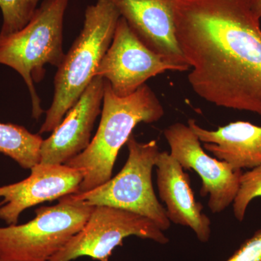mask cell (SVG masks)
<instances>
[{"mask_svg": "<svg viewBox=\"0 0 261 261\" xmlns=\"http://www.w3.org/2000/svg\"><path fill=\"white\" fill-rule=\"evenodd\" d=\"M174 23L195 93L261 116V28L252 0H176Z\"/></svg>", "mask_w": 261, "mask_h": 261, "instance_id": "1", "label": "cell"}, {"mask_svg": "<svg viewBox=\"0 0 261 261\" xmlns=\"http://www.w3.org/2000/svg\"><path fill=\"white\" fill-rule=\"evenodd\" d=\"M102 104L99 127L90 144L65 164L84 171L77 194L94 190L111 178L118 152L135 127L141 123H155L165 114L162 103L146 84L130 95L121 97L105 80Z\"/></svg>", "mask_w": 261, "mask_h": 261, "instance_id": "2", "label": "cell"}, {"mask_svg": "<svg viewBox=\"0 0 261 261\" xmlns=\"http://www.w3.org/2000/svg\"><path fill=\"white\" fill-rule=\"evenodd\" d=\"M120 17L108 0H97L87 7L83 28L58 67L53 102L39 135L56 129L96 76L98 66L112 42Z\"/></svg>", "mask_w": 261, "mask_h": 261, "instance_id": "3", "label": "cell"}, {"mask_svg": "<svg viewBox=\"0 0 261 261\" xmlns=\"http://www.w3.org/2000/svg\"><path fill=\"white\" fill-rule=\"evenodd\" d=\"M69 1L43 0L23 29L8 35L0 34V64L13 68L23 79L35 119L44 111L34 83L44 78L46 65L58 67L63 61V22Z\"/></svg>", "mask_w": 261, "mask_h": 261, "instance_id": "4", "label": "cell"}, {"mask_svg": "<svg viewBox=\"0 0 261 261\" xmlns=\"http://www.w3.org/2000/svg\"><path fill=\"white\" fill-rule=\"evenodd\" d=\"M126 145L128 159L115 177L90 191L70 195V198L87 205L110 206L135 213L166 231L171 222L152 185V170L161 152L157 142H140L132 135Z\"/></svg>", "mask_w": 261, "mask_h": 261, "instance_id": "5", "label": "cell"}, {"mask_svg": "<svg viewBox=\"0 0 261 261\" xmlns=\"http://www.w3.org/2000/svg\"><path fill=\"white\" fill-rule=\"evenodd\" d=\"M94 208L67 195L58 205L37 209L36 217L27 224L0 227V257L50 260L83 228Z\"/></svg>", "mask_w": 261, "mask_h": 261, "instance_id": "6", "label": "cell"}, {"mask_svg": "<svg viewBox=\"0 0 261 261\" xmlns=\"http://www.w3.org/2000/svg\"><path fill=\"white\" fill-rule=\"evenodd\" d=\"M130 236L166 245L169 238L152 220L130 211L106 205L94 206L84 225L49 261H72L81 257L108 261L116 247Z\"/></svg>", "mask_w": 261, "mask_h": 261, "instance_id": "7", "label": "cell"}, {"mask_svg": "<svg viewBox=\"0 0 261 261\" xmlns=\"http://www.w3.org/2000/svg\"><path fill=\"white\" fill-rule=\"evenodd\" d=\"M168 70L182 72L149 49L120 17L112 42L95 75L108 81L117 96L124 97L135 92L149 79Z\"/></svg>", "mask_w": 261, "mask_h": 261, "instance_id": "8", "label": "cell"}, {"mask_svg": "<svg viewBox=\"0 0 261 261\" xmlns=\"http://www.w3.org/2000/svg\"><path fill=\"white\" fill-rule=\"evenodd\" d=\"M170 154L184 170H193L202 181L200 195L209 196L207 205L213 214H219L233 203L242 170H234L228 163L211 157L188 125L175 123L163 130Z\"/></svg>", "mask_w": 261, "mask_h": 261, "instance_id": "9", "label": "cell"}, {"mask_svg": "<svg viewBox=\"0 0 261 261\" xmlns=\"http://www.w3.org/2000/svg\"><path fill=\"white\" fill-rule=\"evenodd\" d=\"M84 171L63 165L39 163L23 181L0 187V220L8 226L18 224L24 211L46 201L75 195Z\"/></svg>", "mask_w": 261, "mask_h": 261, "instance_id": "10", "label": "cell"}, {"mask_svg": "<svg viewBox=\"0 0 261 261\" xmlns=\"http://www.w3.org/2000/svg\"><path fill=\"white\" fill-rule=\"evenodd\" d=\"M126 20L132 30L149 49L165 61L190 69L176 36V0H108Z\"/></svg>", "mask_w": 261, "mask_h": 261, "instance_id": "11", "label": "cell"}, {"mask_svg": "<svg viewBox=\"0 0 261 261\" xmlns=\"http://www.w3.org/2000/svg\"><path fill=\"white\" fill-rule=\"evenodd\" d=\"M105 80L95 76L61 123L41 146L42 164L63 165L87 149L101 113Z\"/></svg>", "mask_w": 261, "mask_h": 261, "instance_id": "12", "label": "cell"}, {"mask_svg": "<svg viewBox=\"0 0 261 261\" xmlns=\"http://www.w3.org/2000/svg\"><path fill=\"white\" fill-rule=\"evenodd\" d=\"M160 198L166 205L171 222L191 228L202 243L210 240L211 221L202 212L203 206L195 200L190 176L171 154L160 152L156 161Z\"/></svg>", "mask_w": 261, "mask_h": 261, "instance_id": "13", "label": "cell"}, {"mask_svg": "<svg viewBox=\"0 0 261 261\" xmlns=\"http://www.w3.org/2000/svg\"><path fill=\"white\" fill-rule=\"evenodd\" d=\"M188 126L205 143V150L233 169L250 170L261 165V126L239 121L212 130L199 126L195 119L189 120Z\"/></svg>", "mask_w": 261, "mask_h": 261, "instance_id": "14", "label": "cell"}, {"mask_svg": "<svg viewBox=\"0 0 261 261\" xmlns=\"http://www.w3.org/2000/svg\"><path fill=\"white\" fill-rule=\"evenodd\" d=\"M42 137L23 126L0 122V153L8 156L24 169L40 163Z\"/></svg>", "mask_w": 261, "mask_h": 261, "instance_id": "15", "label": "cell"}, {"mask_svg": "<svg viewBox=\"0 0 261 261\" xmlns=\"http://www.w3.org/2000/svg\"><path fill=\"white\" fill-rule=\"evenodd\" d=\"M40 1L0 0V9L3 17L0 34L8 35L23 29L32 18Z\"/></svg>", "mask_w": 261, "mask_h": 261, "instance_id": "16", "label": "cell"}, {"mask_svg": "<svg viewBox=\"0 0 261 261\" xmlns=\"http://www.w3.org/2000/svg\"><path fill=\"white\" fill-rule=\"evenodd\" d=\"M257 197H261V165L242 173L240 187L232 203L233 215L238 221L245 219L247 207Z\"/></svg>", "mask_w": 261, "mask_h": 261, "instance_id": "17", "label": "cell"}, {"mask_svg": "<svg viewBox=\"0 0 261 261\" xmlns=\"http://www.w3.org/2000/svg\"><path fill=\"white\" fill-rule=\"evenodd\" d=\"M226 261H261V228L242 244Z\"/></svg>", "mask_w": 261, "mask_h": 261, "instance_id": "18", "label": "cell"}, {"mask_svg": "<svg viewBox=\"0 0 261 261\" xmlns=\"http://www.w3.org/2000/svg\"><path fill=\"white\" fill-rule=\"evenodd\" d=\"M252 8L257 18H261V0H252Z\"/></svg>", "mask_w": 261, "mask_h": 261, "instance_id": "19", "label": "cell"}, {"mask_svg": "<svg viewBox=\"0 0 261 261\" xmlns=\"http://www.w3.org/2000/svg\"><path fill=\"white\" fill-rule=\"evenodd\" d=\"M0 261H15V260H8V259L3 258V257H0Z\"/></svg>", "mask_w": 261, "mask_h": 261, "instance_id": "20", "label": "cell"}]
</instances>
